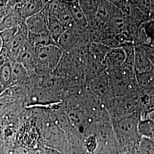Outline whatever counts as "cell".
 I'll return each instance as SVG.
<instances>
[{"mask_svg":"<svg viewBox=\"0 0 154 154\" xmlns=\"http://www.w3.org/2000/svg\"><path fill=\"white\" fill-rule=\"evenodd\" d=\"M48 17L49 13L47 4V5L42 11L25 20L29 33L40 34L48 33Z\"/></svg>","mask_w":154,"mask_h":154,"instance_id":"obj_2","label":"cell"},{"mask_svg":"<svg viewBox=\"0 0 154 154\" xmlns=\"http://www.w3.org/2000/svg\"><path fill=\"white\" fill-rule=\"evenodd\" d=\"M29 43L36 50H38L50 45H57L48 33L40 34H29Z\"/></svg>","mask_w":154,"mask_h":154,"instance_id":"obj_10","label":"cell"},{"mask_svg":"<svg viewBox=\"0 0 154 154\" xmlns=\"http://www.w3.org/2000/svg\"><path fill=\"white\" fill-rule=\"evenodd\" d=\"M68 11L70 13L77 27L81 30H86L88 21L79 5L78 1L67 2Z\"/></svg>","mask_w":154,"mask_h":154,"instance_id":"obj_5","label":"cell"},{"mask_svg":"<svg viewBox=\"0 0 154 154\" xmlns=\"http://www.w3.org/2000/svg\"><path fill=\"white\" fill-rule=\"evenodd\" d=\"M13 85L12 65L10 59L6 61L0 69V90H5Z\"/></svg>","mask_w":154,"mask_h":154,"instance_id":"obj_16","label":"cell"},{"mask_svg":"<svg viewBox=\"0 0 154 154\" xmlns=\"http://www.w3.org/2000/svg\"><path fill=\"white\" fill-rule=\"evenodd\" d=\"M150 20H154V1H151Z\"/></svg>","mask_w":154,"mask_h":154,"instance_id":"obj_22","label":"cell"},{"mask_svg":"<svg viewBox=\"0 0 154 154\" xmlns=\"http://www.w3.org/2000/svg\"><path fill=\"white\" fill-rule=\"evenodd\" d=\"M133 2L144 15L150 18L151 1H133Z\"/></svg>","mask_w":154,"mask_h":154,"instance_id":"obj_20","label":"cell"},{"mask_svg":"<svg viewBox=\"0 0 154 154\" xmlns=\"http://www.w3.org/2000/svg\"><path fill=\"white\" fill-rule=\"evenodd\" d=\"M135 46L134 66L135 72H148L154 69V67L143 51L138 46Z\"/></svg>","mask_w":154,"mask_h":154,"instance_id":"obj_8","label":"cell"},{"mask_svg":"<svg viewBox=\"0 0 154 154\" xmlns=\"http://www.w3.org/2000/svg\"><path fill=\"white\" fill-rule=\"evenodd\" d=\"M48 1H24L21 12L24 20L42 11L47 5Z\"/></svg>","mask_w":154,"mask_h":154,"instance_id":"obj_9","label":"cell"},{"mask_svg":"<svg viewBox=\"0 0 154 154\" xmlns=\"http://www.w3.org/2000/svg\"><path fill=\"white\" fill-rule=\"evenodd\" d=\"M24 21L21 9H15L9 13L0 20V32L18 28Z\"/></svg>","mask_w":154,"mask_h":154,"instance_id":"obj_7","label":"cell"},{"mask_svg":"<svg viewBox=\"0 0 154 154\" xmlns=\"http://www.w3.org/2000/svg\"><path fill=\"white\" fill-rule=\"evenodd\" d=\"M3 48H4V44H3V41L2 40L1 37H0V53H1L2 50L3 49Z\"/></svg>","mask_w":154,"mask_h":154,"instance_id":"obj_24","label":"cell"},{"mask_svg":"<svg viewBox=\"0 0 154 154\" xmlns=\"http://www.w3.org/2000/svg\"><path fill=\"white\" fill-rule=\"evenodd\" d=\"M138 86L142 91L154 88V69L148 72H135Z\"/></svg>","mask_w":154,"mask_h":154,"instance_id":"obj_14","label":"cell"},{"mask_svg":"<svg viewBox=\"0 0 154 154\" xmlns=\"http://www.w3.org/2000/svg\"><path fill=\"white\" fill-rule=\"evenodd\" d=\"M17 30L18 28L8 29L2 32H0V37L3 41L4 48H7L8 46L16 35Z\"/></svg>","mask_w":154,"mask_h":154,"instance_id":"obj_19","label":"cell"},{"mask_svg":"<svg viewBox=\"0 0 154 154\" xmlns=\"http://www.w3.org/2000/svg\"><path fill=\"white\" fill-rule=\"evenodd\" d=\"M143 51L154 67V45L149 44L136 45Z\"/></svg>","mask_w":154,"mask_h":154,"instance_id":"obj_21","label":"cell"},{"mask_svg":"<svg viewBox=\"0 0 154 154\" xmlns=\"http://www.w3.org/2000/svg\"><path fill=\"white\" fill-rule=\"evenodd\" d=\"M123 15L111 1H101L97 15V20L102 23L107 24L116 17Z\"/></svg>","mask_w":154,"mask_h":154,"instance_id":"obj_4","label":"cell"},{"mask_svg":"<svg viewBox=\"0 0 154 154\" xmlns=\"http://www.w3.org/2000/svg\"><path fill=\"white\" fill-rule=\"evenodd\" d=\"M83 13L87 18L88 25L97 19V12L101 1H78Z\"/></svg>","mask_w":154,"mask_h":154,"instance_id":"obj_11","label":"cell"},{"mask_svg":"<svg viewBox=\"0 0 154 154\" xmlns=\"http://www.w3.org/2000/svg\"><path fill=\"white\" fill-rule=\"evenodd\" d=\"M48 32L57 44L61 35L64 33L66 29L60 21L58 17L49 16L48 17Z\"/></svg>","mask_w":154,"mask_h":154,"instance_id":"obj_15","label":"cell"},{"mask_svg":"<svg viewBox=\"0 0 154 154\" xmlns=\"http://www.w3.org/2000/svg\"><path fill=\"white\" fill-rule=\"evenodd\" d=\"M28 69H35L37 64V52L29 43L28 46L18 55L16 61Z\"/></svg>","mask_w":154,"mask_h":154,"instance_id":"obj_6","label":"cell"},{"mask_svg":"<svg viewBox=\"0 0 154 154\" xmlns=\"http://www.w3.org/2000/svg\"><path fill=\"white\" fill-rule=\"evenodd\" d=\"M13 85H25L29 82L28 70L16 61H11Z\"/></svg>","mask_w":154,"mask_h":154,"instance_id":"obj_12","label":"cell"},{"mask_svg":"<svg viewBox=\"0 0 154 154\" xmlns=\"http://www.w3.org/2000/svg\"><path fill=\"white\" fill-rule=\"evenodd\" d=\"M126 58V53L121 47L111 49L103 62L106 71L110 74L118 70L124 63Z\"/></svg>","mask_w":154,"mask_h":154,"instance_id":"obj_3","label":"cell"},{"mask_svg":"<svg viewBox=\"0 0 154 154\" xmlns=\"http://www.w3.org/2000/svg\"><path fill=\"white\" fill-rule=\"evenodd\" d=\"M60 21L66 29L78 28L75 25L73 19L68 10L62 12L58 17Z\"/></svg>","mask_w":154,"mask_h":154,"instance_id":"obj_18","label":"cell"},{"mask_svg":"<svg viewBox=\"0 0 154 154\" xmlns=\"http://www.w3.org/2000/svg\"><path fill=\"white\" fill-rule=\"evenodd\" d=\"M147 118H149V119L153 120L154 121V109L149 111V112Z\"/></svg>","mask_w":154,"mask_h":154,"instance_id":"obj_23","label":"cell"},{"mask_svg":"<svg viewBox=\"0 0 154 154\" xmlns=\"http://www.w3.org/2000/svg\"><path fill=\"white\" fill-rule=\"evenodd\" d=\"M110 50L101 43H91L88 47V56L94 61L103 65V62Z\"/></svg>","mask_w":154,"mask_h":154,"instance_id":"obj_13","label":"cell"},{"mask_svg":"<svg viewBox=\"0 0 154 154\" xmlns=\"http://www.w3.org/2000/svg\"><path fill=\"white\" fill-rule=\"evenodd\" d=\"M36 52L35 69L44 74H49L55 71L64 54V51L57 45H50L37 50Z\"/></svg>","mask_w":154,"mask_h":154,"instance_id":"obj_1","label":"cell"},{"mask_svg":"<svg viewBox=\"0 0 154 154\" xmlns=\"http://www.w3.org/2000/svg\"><path fill=\"white\" fill-rule=\"evenodd\" d=\"M138 132L142 136L154 139V121L149 118L140 119L138 124Z\"/></svg>","mask_w":154,"mask_h":154,"instance_id":"obj_17","label":"cell"}]
</instances>
